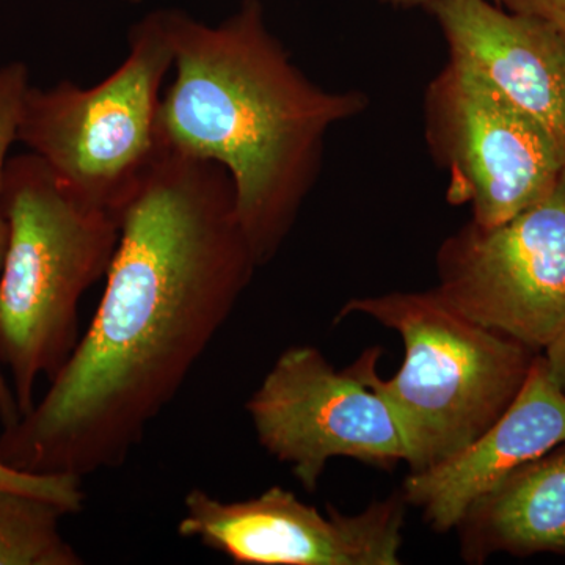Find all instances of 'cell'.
I'll use <instances>...</instances> for the list:
<instances>
[{
  "mask_svg": "<svg viewBox=\"0 0 565 565\" xmlns=\"http://www.w3.org/2000/svg\"><path fill=\"white\" fill-rule=\"evenodd\" d=\"M448 62L525 111L565 148V40L493 0H424Z\"/></svg>",
  "mask_w": 565,
  "mask_h": 565,
  "instance_id": "10",
  "label": "cell"
},
{
  "mask_svg": "<svg viewBox=\"0 0 565 565\" xmlns=\"http://www.w3.org/2000/svg\"><path fill=\"white\" fill-rule=\"evenodd\" d=\"M407 508L401 492L344 514L278 486L241 501L193 489L178 534L241 565H399Z\"/></svg>",
  "mask_w": 565,
  "mask_h": 565,
  "instance_id": "9",
  "label": "cell"
},
{
  "mask_svg": "<svg viewBox=\"0 0 565 565\" xmlns=\"http://www.w3.org/2000/svg\"><path fill=\"white\" fill-rule=\"evenodd\" d=\"M500 6L546 22L565 40V0H500Z\"/></svg>",
  "mask_w": 565,
  "mask_h": 565,
  "instance_id": "16",
  "label": "cell"
},
{
  "mask_svg": "<svg viewBox=\"0 0 565 565\" xmlns=\"http://www.w3.org/2000/svg\"><path fill=\"white\" fill-rule=\"evenodd\" d=\"M564 440L565 394L539 353L508 411L445 462L405 476L401 493L427 526L446 534L476 501Z\"/></svg>",
  "mask_w": 565,
  "mask_h": 565,
  "instance_id": "11",
  "label": "cell"
},
{
  "mask_svg": "<svg viewBox=\"0 0 565 565\" xmlns=\"http://www.w3.org/2000/svg\"><path fill=\"white\" fill-rule=\"evenodd\" d=\"M379 2L394 10L423 9L424 6V0H379ZM493 2L500 3V0H493Z\"/></svg>",
  "mask_w": 565,
  "mask_h": 565,
  "instance_id": "18",
  "label": "cell"
},
{
  "mask_svg": "<svg viewBox=\"0 0 565 565\" xmlns=\"http://www.w3.org/2000/svg\"><path fill=\"white\" fill-rule=\"evenodd\" d=\"M128 43L125 62L93 87L29 85L17 134L71 192L118 218L170 150L161 126L169 10L141 18Z\"/></svg>",
  "mask_w": 565,
  "mask_h": 565,
  "instance_id": "5",
  "label": "cell"
},
{
  "mask_svg": "<svg viewBox=\"0 0 565 565\" xmlns=\"http://www.w3.org/2000/svg\"><path fill=\"white\" fill-rule=\"evenodd\" d=\"M424 140L446 173V200L493 226L548 196L565 173V148L541 122L467 71L446 63L423 99Z\"/></svg>",
  "mask_w": 565,
  "mask_h": 565,
  "instance_id": "6",
  "label": "cell"
},
{
  "mask_svg": "<svg viewBox=\"0 0 565 565\" xmlns=\"http://www.w3.org/2000/svg\"><path fill=\"white\" fill-rule=\"evenodd\" d=\"M70 512L35 494L0 489V565H82L62 533Z\"/></svg>",
  "mask_w": 565,
  "mask_h": 565,
  "instance_id": "13",
  "label": "cell"
},
{
  "mask_svg": "<svg viewBox=\"0 0 565 565\" xmlns=\"http://www.w3.org/2000/svg\"><path fill=\"white\" fill-rule=\"evenodd\" d=\"M174 79L162 95L170 150L228 172L256 263L273 262L322 170L327 137L370 109L366 93L311 81L267 25L262 0L221 24L169 10Z\"/></svg>",
  "mask_w": 565,
  "mask_h": 565,
  "instance_id": "2",
  "label": "cell"
},
{
  "mask_svg": "<svg viewBox=\"0 0 565 565\" xmlns=\"http://www.w3.org/2000/svg\"><path fill=\"white\" fill-rule=\"evenodd\" d=\"M435 269V291L460 315L544 353L565 330V173L509 221L449 234Z\"/></svg>",
  "mask_w": 565,
  "mask_h": 565,
  "instance_id": "7",
  "label": "cell"
},
{
  "mask_svg": "<svg viewBox=\"0 0 565 565\" xmlns=\"http://www.w3.org/2000/svg\"><path fill=\"white\" fill-rule=\"evenodd\" d=\"M542 355H544L550 374L553 375L557 386L565 394V330L557 337L555 343L545 349Z\"/></svg>",
  "mask_w": 565,
  "mask_h": 565,
  "instance_id": "17",
  "label": "cell"
},
{
  "mask_svg": "<svg viewBox=\"0 0 565 565\" xmlns=\"http://www.w3.org/2000/svg\"><path fill=\"white\" fill-rule=\"evenodd\" d=\"M9 244L0 269V367L20 416L41 377H55L81 340L82 296L106 277L120 218L70 191L39 156H14L3 174Z\"/></svg>",
  "mask_w": 565,
  "mask_h": 565,
  "instance_id": "3",
  "label": "cell"
},
{
  "mask_svg": "<svg viewBox=\"0 0 565 565\" xmlns=\"http://www.w3.org/2000/svg\"><path fill=\"white\" fill-rule=\"evenodd\" d=\"M363 316L399 334L403 366L377 373L381 349L359 356L364 377L388 405L418 473L476 440L514 403L539 352L460 315L435 289L353 297L338 321Z\"/></svg>",
  "mask_w": 565,
  "mask_h": 565,
  "instance_id": "4",
  "label": "cell"
},
{
  "mask_svg": "<svg viewBox=\"0 0 565 565\" xmlns=\"http://www.w3.org/2000/svg\"><path fill=\"white\" fill-rule=\"evenodd\" d=\"M29 88V70L24 63L13 62L0 66V269L6 258L7 244H9V225L2 211L3 174L11 145L17 141L18 122L22 99ZM20 418L13 390L10 388L6 375L0 367V419L3 426Z\"/></svg>",
  "mask_w": 565,
  "mask_h": 565,
  "instance_id": "14",
  "label": "cell"
},
{
  "mask_svg": "<svg viewBox=\"0 0 565 565\" xmlns=\"http://www.w3.org/2000/svg\"><path fill=\"white\" fill-rule=\"evenodd\" d=\"M245 411L264 451L316 492L327 465L351 459L392 470L407 460L403 434L359 359L337 370L315 345L280 353Z\"/></svg>",
  "mask_w": 565,
  "mask_h": 565,
  "instance_id": "8",
  "label": "cell"
},
{
  "mask_svg": "<svg viewBox=\"0 0 565 565\" xmlns=\"http://www.w3.org/2000/svg\"><path fill=\"white\" fill-rule=\"evenodd\" d=\"M0 489L18 490L46 498L65 508L70 515L77 514L84 509L85 493L82 489V479L77 476L24 473L0 460Z\"/></svg>",
  "mask_w": 565,
  "mask_h": 565,
  "instance_id": "15",
  "label": "cell"
},
{
  "mask_svg": "<svg viewBox=\"0 0 565 565\" xmlns=\"http://www.w3.org/2000/svg\"><path fill=\"white\" fill-rule=\"evenodd\" d=\"M455 531L467 564L494 555L565 556V440L476 501Z\"/></svg>",
  "mask_w": 565,
  "mask_h": 565,
  "instance_id": "12",
  "label": "cell"
},
{
  "mask_svg": "<svg viewBox=\"0 0 565 565\" xmlns=\"http://www.w3.org/2000/svg\"><path fill=\"white\" fill-rule=\"evenodd\" d=\"M228 172L169 150L120 215L90 327L0 460L31 475L121 467L172 404L258 269Z\"/></svg>",
  "mask_w": 565,
  "mask_h": 565,
  "instance_id": "1",
  "label": "cell"
},
{
  "mask_svg": "<svg viewBox=\"0 0 565 565\" xmlns=\"http://www.w3.org/2000/svg\"><path fill=\"white\" fill-rule=\"evenodd\" d=\"M126 2H129V3H141V2H143V0H126Z\"/></svg>",
  "mask_w": 565,
  "mask_h": 565,
  "instance_id": "19",
  "label": "cell"
}]
</instances>
